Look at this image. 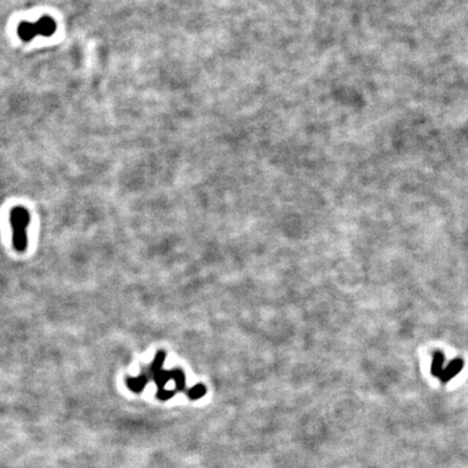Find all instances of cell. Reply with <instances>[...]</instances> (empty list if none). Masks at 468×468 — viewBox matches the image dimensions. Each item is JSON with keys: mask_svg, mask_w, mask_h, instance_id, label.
Listing matches in <instances>:
<instances>
[{"mask_svg": "<svg viewBox=\"0 0 468 468\" xmlns=\"http://www.w3.org/2000/svg\"><path fill=\"white\" fill-rule=\"evenodd\" d=\"M29 213L23 206L14 207L10 213V221L13 229V246L17 251L27 248V228L29 225Z\"/></svg>", "mask_w": 468, "mask_h": 468, "instance_id": "1", "label": "cell"}, {"mask_svg": "<svg viewBox=\"0 0 468 468\" xmlns=\"http://www.w3.org/2000/svg\"><path fill=\"white\" fill-rule=\"evenodd\" d=\"M57 24L54 19L50 16H43L36 23H28L23 22L19 25L17 28V34L19 37L24 40V42H29L34 37L42 35L45 37H49L56 32Z\"/></svg>", "mask_w": 468, "mask_h": 468, "instance_id": "2", "label": "cell"}, {"mask_svg": "<svg viewBox=\"0 0 468 468\" xmlns=\"http://www.w3.org/2000/svg\"><path fill=\"white\" fill-rule=\"evenodd\" d=\"M463 367H464L463 360L455 359L450 362V363L443 368L441 375L439 378L441 379L442 383L446 384L449 382V380H451L452 378H454L456 375H458V374L463 370Z\"/></svg>", "mask_w": 468, "mask_h": 468, "instance_id": "3", "label": "cell"}, {"mask_svg": "<svg viewBox=\"0 0 468 468\" xmlns=\"http://www.w3.org/2000/svg\"><path fill=\"white\" fill-rule=\"evenodd\" d=\"M444 364V355L440 351H436L434 353V356H432V362H431V374L436 377H440L441 373L443 371V366Z\"/></svg>", "mask_w": 468, "mask_h": 468, "instance_id": "4", "label": "cell"}, {"mask_svg": "<svg viewBox=\"0 0 468 468\" xmlns=\"http://www.w3.org/2000/svg\"><path fill=\"white\" fill-rule=\"evenodd\" d=\"M153 375H154L155 383L157 384V386H159V390H162L164 389V387H165V385L167 384L168 380L172 378V372L161 370L159 372L154 373Z\"/></svg>", "mask_w": 468, "mask_h": 468, "instance_id": "5", "label": "cell"}, {"mask_svg": "<svg viewBox=\"0 0 468 468\" xmlns=\"http://www.w3.org/2000/svg\"><path fill=\"white\" fill-rule=\"evenodd\" d=\"M145 384H146V378L144 376L128 379V386H129V388L132 391H136V393L141 391L145 386Z\"/></svg>", "mask_w": 468, "mask_h": 468, "instance_id": "6", "label": "cell"}, {"mask_svg": "<svg viewBox=\"0 0 468 468\" xmlns=\"http://www.w3.org/2000/svg\"><path fill=\"white\" fill-rule=\"evenodd\" d=\"M172 378H174L176 383V387H177L178 390H182L184 388L185 377L182 371H180V370L172 371Z\"/></svg>", "mask_w": 468, "mask_h": 468, "instance_id": "7", "label": "cell"}, {"mask_svg": "<svg viewBox=\"0 0 468 468\" xmlns=\"http://www.w3.org/2000/svg\"><path fill=\"white\" fill-rule=\"evenodd\" d=\"M165 359H166V353L163 352V351H159V352L156 353V356H155V359L153 361V363H152V365H151L152 373L154 374V373L162 370L163 362L165 361Z\"/></svg>", "mask_w": 468, "mask_h": 468, "instance_id": "8", "label": "cell"}, {"mask_svg": "<svg viewBox=\"0 0 468 468\" xmlns=\"http://www.w3.org/2000/svg\"><path fill=\"white\" fill-rule=\"evenodd\" d=\"M206 394V388L203 385H195L194 387L189 390V397L192 400H197Z\"/></svg>", "mask_w": 468, "mask_h": 468, "instance_id": "9", "label": "cell"}, {"mask_svg": "<svg viewBox=\"0 0 468 468\" xmlns=\"http://www.w3.org/2000/svg\"><path fill=\"white\" fill-rule=\"evenodd\" d=\"M174 395H175V393H174V391H172V390H164V389H162V390H159V394H157V397H159L160 399H162V400H167V399H169V398H171V397H173Z\"/></svg>", "mask_w": 468, "mask_h": 468, "instance_id": "10", "label": "cell"}]
</instances>
